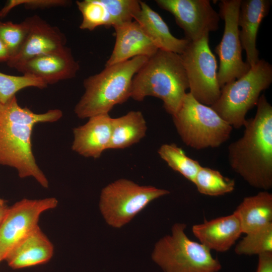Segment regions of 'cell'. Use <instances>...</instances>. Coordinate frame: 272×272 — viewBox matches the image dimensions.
<instances>
[{
	"label": "cell",
	"instance_id": "obj_1",
	"mask_svg": "<svg viewBox=\"0 0 272 272\" xmlns=\"http://www.w3.org/2000/svg\"><path fill=\"white\" fill-rule=\"evenodd\" d=\"M62 116L58 109L36 113L22 107L16 95L5 102L0 101V165L14 168L20 178L32 177L48 188V181L33 153L32 133L35 124L55 122Z\"/></svg>",
	"mask_w": 272,
	"mask_h": 272
},
{
	"label": "cell",
	"instance_id": "obj_2",
	"mask_svg": "<svg viewBox=\"0 0 272 272\" xmlns=\"http://www.w3.org/2000/svg\"><path fill=\"white\" fill-rule=\"evenodd\" d=\"M254 117L246 119L243 135L228 148L229 165L249 185L272 188V106L260 95Z\"/></svg>",
	"mask_w": 272,
	"mask_h": 272
},
{
	"label": "cell",
	"instance_id": "obj_3",
	"mask_svg": "<svg viewBox=\"0 0 272 272\" xmlns=\"http://www.w3.org/2000/svg\"><path fill=\"white\" fill-rule=\"evenodd\" d=\"M189 89L180 54L159 49L134 76L130 98L143 101L147 96L161 99L171 116L178 110Z\"/></svg>",
	"mask_w": 272,
	"mask_h": 272
},
{
	"label": "cell",
	"instance_id": "obj_4",
	"mask_svg": "<svg viewBox=\"0 0 272 272\" xmlns=\"http://www.w3.org/2000/svg\"><path fill=\"white\" fill-rule=\"evenodd\" d=\"M149 57H134L127 61L105 66L100 73L83 82L85 92L74 112L80 118L109 114L113 107L130 98L132 79Z\"/></svg>",
	"mask_w": 272,
	"mask_h": 272
},
{
	"label": "cell",
	"instance_id": "obj_5",
	"mask_svg": "<svg viewBox=\"0 0 272 272\" xmlns=\"http://www.w3.org/2000/svg\"><path fill=\"white\" fill-rule=\"evenodd\" d=\"M272 83V66L259 60L240 78L225 85L210 107L233 128L243 126L248 111L257 105L260 93Z\"/></svg>",
	"mask_w": 272,
	"mask_h": 272
},
{
	"label": "cell",
	"instance_id": "obj_6",
	"mask_svg": "<svg viewBox=\"0 0 272 272\" xmlns=\"http://www.w3.org/2000/svg\"><path fill=\"white\" fill-rule=\"evenodd\" d=\"M172 116L182 142L196 150L220 147L228 140L233 129L210 106L197 101L189 92Z\"/></svg>",
	"mask_w": 272,
	"mask_h": 272
},
{
	"label": "cell",
	"instance_id": "obj_7",
	"mask_svg": "<svg viewBox=\"0 0 272 272\" xmlns=\"http://www.w3.org/2000/svg\"><path fill=\"white\" fill-rule=\"evenodd\" d=\"M186 225L174 224L171 234L160 238L155 244L152 259L163 272H218L220 261L211 250L199 242L188 238Z\"/></svg>",
	"mask_w": 272,
	"mask_h": 272
},
{
	"label": "cell",
	"instance_id": "obj_8",
	"mask_svg": "<svg viewBox=\"0 0 272 272\" xmlns=\"http://www.w3.org/2000/svg\"><path fill=\"white\" fill-rule=\"evenodd\" d=\"M169 193L166 189L140 185L127 179H119L101 190L99 209L107 224L119 228L154 200Z\"/></svg>",
	"mask_w": 272,
	"mask_h": 272
},
{
	"label": "cell",
	"instance_id": "obj_9",
	"mask_svg": "<svg viewBox=\"0 0 272 272\" xmlns=\"http://www.w3.org/2000/svg\"><path fill=\"white\" fill-rule=\"evenodd\" d=\"M186 72L189 93L199 102L213 105L221 93L218 80V65L209 45V34L189 41L180 54Z\"/></svg>",
	"mask_w": 272,
	"mask_h": 272
},
{
	"label": "cell",
	"instance_id": "obj_10",
	"mask_svg": "<svg viewBox=\"0 0 272 272\" xmlns=\"http://www.w3.org/2000/svg\"><path fill=\"white\" fill-rule=\"evenodd\" d=\"M242 0H222L219 3V16L225 22L224 31L215 51L220 64L218 80L221 89L226 84L240 78L250 69L243 60L242 47L239 37L238 19Z\"/></svg>",
	"mask_w": 272,
	"mask_h": 272
},
{
	"label": "cell",
	"instance_id": "obj_11",
	"mask_svg": "<svg viewBox=\"0 0 272 272\" xmlns=\"http://www.w3.org/2000/svg\"><path fill=\"white\" fill-rule=\"evenodd\" d=\"M57 204L55 197L24 198L9 208L0 224V261L4 260L9 252L38 226L43 212L55 208Z\"/></svg>",
	"mask_w": 272,
	"mask_h": 272
},
{
	"label": "cell",
	"instance_id": "obj_12",
	"mask_svg": "<svg viewBox=\"0 0 272 272\" xmlns=\"http://www.w3.org/2000/svg\"><path fill=\"white\" fill-rule=\"evenodd\" d=\"M170 13L183 31L185 39L195 41L219 28L220 16L209 0H156Z\"/></svg>",
	"mask_w": 272,
	"mask_h": 272
},
{
	"label": "cell",
	"instance_id": "obj_13",
	"mask_svg": "<svg viewBox=\"0 0 272 272\" xmlns=\"http://www.w3.org/2000/svg\"><path fill=\"white\" fill-rule=\"evenodd\" d=\"M79 68L71 49L65 46L58 51L28 59L14 69L23 75L36 77L48 85L74 78Z\"/></svg>",
	"mask_w": 272,
	"mask_h": 272
},
{
	"label": "cell",
	"instance_id": "obj_14",
	"mask_svg": "<svg viewBox=\"0 0 272 272\" xmlns=\"http://www.w3.org/2000/svg\"><path fill=\"white\" fill-rule=\"evenodd\" d=\"M29 31L19 52L7 62L12 68L28 59L57 51L66 46V38L59 29L37 15L27 18Z\"/></svg>",
	"mask_w": 272,
	"mask_h": 272
},
{
	"label": "cell",
	"instance_id": "obj_15",
	"mask_svg": "<svg viewBox=\"0 0 272 272\" xmlns=\"http://www.w3.org/2000/svg\"><path fill=\"white\" fill-rule=\"evenodd\" d=\"M114 28L115 44L105 66L122 62L136 56L149 58L159 50L134 20L115 26Z\"/></svg>",
	"mask_w": 272,
	"mask_h": 272
},
{
	"label": "cell",
	"instance_id": "obj_16",
	"mask_svg": "<svg viewBox=\"0 0 272 272\" xmlns=\"http://www.w3.org/2000/svg\"><path fill=\"white\" fill-rule=\"evenodd\" d=\"M111 123L109 114L89 118L85 124L73 129L72 150L85 157L99 158L105 150L109 149Z\"/></svg>",
	"mask_w": 272,
	"mask_h": 272
},
{
	"label": "cell",
	"instance_id": "obj_17",
	"mask_svg": "<svg viewBox=\"0 0 272 272\" xmlns=\"http://www.w3.org/2000/svg\"><path fill=\"white\" fill-rule=\"evenodd\" d=\"M193 235L210 250L224 252L229 250L242 233L237 216L218 217L192 227Z\"/></svg>",
	"mask_w": 272,
	"mask_h": 272
},
{
	"label": "cell",
	"instance_id": "obj_18",
	"mask_svg": "<svg viewBox=\"0 0 272 272\" xmlns=\"http://www.w3.org/2000/svg\"><path fill=\"white\" fill-rule=\"evenodd\" d=\"M271 1H241L238 24L241 27L239 37L242 49L246 54V62L250 67L259 60V52L256 48V38L260 24L270 10Z\"/></svg>",
	"mask_w": 272,
	"mask_h": 272
},
{
	"label": "cell",
	"instance_id": "obj_19",
	"mask_svg": "<svg viewBox=\"0 0 272 272\" xmlns=\"http://www.w3.org/2000/svg\"><path fill=\"white\" fill-rule=\"evenodd\" d=\"M54 248L39 226L19 242L5 260L14 269L45 263L52 257Z\"/></svg>",
	"mask_w": 272,
	"mask_h": 272
},
{
	"label": "cell",
	"instance_id": "obj_20",
	"mask_svg": "<svg viewBox=\"0 0 272 272\" xmlns=\"http://www.w3.org/2000/svg\"><path fill=\"white\" fill-rule=\"evenodd\" d=\"M141 9L134 18L158 49L181 54L189 41L174 36L158 13L140 1Z\"/></svg>",
	"mask_w": 272,
	"mask_h": 272
},
{
	"label": "cell",
	"instance_id": "obj_21",
	"mask_svg": "<svg viewBox=\"0 0 272 272\" xmlns=\"http://www.w3.org/2000/svg\"><path fill=\"white\" fill-rule=\"evenodd\" d=\"M233 213L238 217L244 234L272 223V194L262 190L245 197Z\"/></svg>",
	"mask_w": 272,
	"mask_h": 272
},
{
	"label": "cell",
	"instance_id": "obj_22",
	"mask_svg": "<svg viewBox=\"0 0 272 272\" xmlns=\"http://www.w3.org/2000/svg\"><path fill=\"white\" fill-rule=\"evenodd\" d=\"M147 123L140 111H130L112 118L111 136L109 149H122L139 143L146 135Z\"/></svg>",
	"mask_w": 272,
	"mask_h": 272
},
{
	"label": "cell",
	"instance_id": "obj_23",
	"mask_svg": "<svg viewBox=\"0 0 272 272\" xmlns=\"http://www.w3.org/2000/svg\"><path fill=\"white\" fill-rule=\"evenodd\" d=\"M193 183L201 194L218 196L232 192L235 187L234 179L225 177L218 170L201 166Z\"/></svg>",
	"mask_w": 272,
	"mask_h": 272
},
{
	"label": "cell",
	"instance_id": "obj_24",
	"mask_svg": "<svg viewBox=\"0 0 272 272\" xmlns=\"http://www.w3.org/2000/svg\"><path fill=\"white\" fill-rule=\"evenodd\" d=\"M158 153L172 169L193 183L201 166L198 161L188 157L182 148L174 143L162 145Z\"/></svg>",
	"mask_w": 272,
	"mask_h": 272
},
{
	"label": "cell",
	"instance_id": "obj_25",
	"mask_svg": "<svg viewBox=\"0 0 272 272\" xmlns=\"http://www.w3.org/2000/svg\"><path fill=\"white\" fill-rule=\"evenodd\" d=\"M235 247L240 255H259L272 252V223L245 234Z\"/></svg>",
	"mask_w": 272,
	"mask_h": 272
},
{
	"label": "cell",
	"instance_id": "obj_26",
	"mask_svg": "<svg viewBox=\"0 0 272 272\" xmlns=\"http://www.w3.org/2000/svg\"><path fill=\"white\" fill-rule=\"evenodd\" d=\"M76 4L82 16L80 29L93 31L100 26L110 27L109 15L103 0L78 1Z\"/></svg>",
	"mask_w": 272,
	"mask_h": 272
},
{
	"label": "cell",
	"instance_id": "obj_27",
	"mask_svg": "<svg viewBox=\"0 0 272 272\" xmlns=\"http://www.w3.org/2000/svg\"><path fill=\"white\" fill-rule=\"evenodd\" d=\"M47 85L31 76H14L0 72V101L5 102L21 90L28 87L44 89Z\"/></svg>",
	"mask_w": 272,
	"mask_h": 272
},
{
	"label": "cell",
	"instance_id": "obj_28",
	"mask_svg": "<svg viewBox=\"0 0 272 272\" xmlns=\"http://www.w3.org/2000/svg\"><path fill=\"white\" fill-rule=\"evenodd\" d=\"M29 28L27 18L20 23L0 21V38L7 46L10 58L19 52L27 36Z\"/></svg>",
	"mask_w": 272,
	"mask_h": 272
},
{
	"label": "cell",
	"instance_id": "obj_29",
	"mask_svg": "<svg viewBox=\"0 0 272 272\" xmlns=\"http://www.w3.org/2000/svg\"><path fill=\"white\" fill-rule=\"evenodd\" d=\"M108 11L110 27L132 21L141 9L140 1L103 0Z\"/></svg>",
	"mask_w": 272,
	"mask_h": 272
},
{
	"label": "cell",
	"instance_id": "obj_30",
	"mask_svg": "<svg viewBox=\"0 0 272 272\" xmlns=\"http://www.w3.org/2000/svg\"><path fill=\"white\" fill-rule=\"evenodd\" d=\"M72 2L67 0H10L0 11V17H6L16 7L24 5L27 9H43L54 7H66Z\"/></svg>",
	"mask_w": 272,
	"mask_h": 272
},
{
	"label": "cell",
	"instance_id": "obj_31",
	"mask_svg": "<svg viewBox=\"0 0 272 272\" xmlns=\"http://www.w3.org/2000/svg\"><path fill=\"white\" fill-rule=\"evenodd\" d=\"M258 256L256 272H272V252L265 253Z\"/></svg>",
	"mask_w": 272,
	"mask_h": 272
},
{
	"label": "cell",
	"instance_id": "obj_32",
	"mask_svg": "<svg viewBox=\"0 0 272 272\" xmlns=\"http://www.w3.org/2000/svg\"><path fill=\"white\" fill-rule=\"evenodd\" d=\"M9 51L4 43L0 38V62H6V63L10 58Z\"/></svg>",
	"mask_w": 272,
	"mask_h": 272
},
{
	"label": "cell",
	"instance_id": "obj_33",
	"mask_svg": "<svg viewBox=\"0 0 272 272\" xmlns=\"http://www.w3.org/2000/svg\"><path fill=\"white\" fill-rule=\"evenodd\" d=\"M9 207L6 204V201L0 198V224L5 217Z\"/></svg>",
	"mask_w": 272,
	"mask_h": 272
},
{
	"label": "cell",
	"instance_id": "obj_34",
	"mask_svg": "<svg viewBox=\"0 0 272 272\" xmlns=\"http://www.w3.org/2000/svg\"><path fill=\"white\" fill-rule=\"evenodd\" d=\"M1 262V261H0V262Z\"/></svg>",
	"mask_w": 272,
	"mask_h": 272
}]
</instances>
